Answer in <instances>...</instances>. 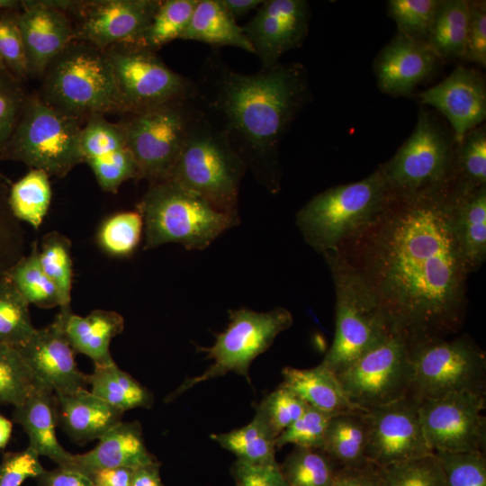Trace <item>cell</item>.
I'll return each instance as SVG.
<instances>
[{"mask_svg": "<svg viewBox=\"0 0 486 486\" xmlns=\"http://www.w3.org/2000/svg\"><path fill=\"white\" fill-rule=\"evenodd\" d=\"M137 211L144 222V249L166 243L202 250L238 225V214L221 212L172 180L150 184Z\"/></svg>", "mask_w": 486, "mask_h": 486, "instance_id": "obj_5", "label": "cell"}, {"mask_svg": "<svg viewBox=\"0 0 486 486\" xmlns=\"http://www.w3.org/2000/svg\"><path fill=\"white\" fill-rule=\"evenodd\" d=\"M17 349L0 344V404H21L39 386Z\"/></svg>", "mask_w": 486, "mask_h": 486, "instance_id": "obj_42", "label": "cell"}, {"mask_svg": "<svg viewBox=\"0 0 486 486\" xmlns=\"http://www.w3.org/2000/svg\"><path fill=\"white\" fill-rule=\"evenodd\" d=\"M5 71H7V69L5 68V67L4 66V64L2 63V61L0 60V76L2 74H4ZM9 72V71H8Z\"/></svg>", "mask_w": 486, "mask_h": 486, "instance_id": "obj_62", "label": "cell"}, {"mask_svg": "<svg viewBox=\"0 0 486 486\" xmlns=\"http://www.w3.org/2000/svg\"><path fill=\"white\" fill-rule=\"evenodd\" d=\"M227 328L216 335L212 346H200L213 364L202 374L185 380L174 392L167 396L170 401L194 385L220 377L229 372L244 376L248 382L249 366L256 357L266 352L275 338L289 328L293 319L284 307L268 311H255L241 308L230 310Z\"/></svg>", "mask_w": 486, "mask_h": 486, "instance_id": "obj_12", "label": "cell"}, {"mask_svg": "<svg viewBox=\"0 0 486 486\" xmlns=\"http://www.w3.org/2000/svg\"><path fill=\"white\" fill-rule=\"evenodd\" d=\"M82 126L83 122L50 106L38 94L27 95L0 160L20 161L49 176L63 177L83 163Z\"/></svg>", "mask_w": 486, "mask_h": 486, "instance_id": "obj_9", "label": "cell"}, {"mask_svg": "<svg viewBox=\"0 0 486 486\" xmlns=\"http://www.w3.org/2000/svg\"><path fill=\"white\" fill-rule=\"evenodd\" d=\"M332 486H383L381 467L368 463L355 468H339Z\"/></svg>", "mask_w": 486, "mask_h": 486, "instance_id": "obj_55", "label": "cell"}, {"mask_svg": "<svg viewBox=\"0 0 486 486\" xmlns=\"http://www.w3.org/2000/svg\"><path fill=\"white\" fill-rule=\"evenodd\" d=\"M453 194L463 195L486 186V129L479 125L455 143Z\"/></svg>", "mask_w": 486, "mask_h": 486, "instance_id": "obj_34", "label": "cell"}, {"mask_svg": "<svg viewBox=\"0 0 486 486\" xmlns=\"http://www.w3.org/2000/svg\"><path fill=\"white\" fill-rule=\"evenodd\" d=\"M157 462L148 450L140 422L122 420L98 439L97 445L84 454H72L68 468L87 475L100 469H135Z\"/></svg>", "mask_w": 486, "mask_h": 486, "instance_id": "obj_23", "label": "cell"}, {"mask_svg": "<svg viewBox=\"0 0 486 486\" xmlns=\"http://www.w3.org/2000/svg\"><path fill=\"white\" fill-rule=\"evenodd\" d=\"M9 190L0 173V277L22 256V232L9 207Z\"/></svg>", "mask_w": 486, "mask_h": 486, "instance_id": "obj_48", "label": "cell"}, {"mask_svg": "<svg viewBox=\"0 0 486 486\" xmlns=\"http://www.w3.org/2000/svg\"><path fill=\"white\" fill-rule=\"evenodd\" d=\"M440 62L426 41L396 32L374 61L377 86L392 96H410Z\"/></svg>", "mask_w": 486, "mask_h": 486, "instance_id": "obj_22", "label": "cell"}, {"mask_svg": "<svg viewBox=\"0 0 486 486\" xmlns=\"http://www.w3.org/2000/svg\"><path fill=\"white\" fill-rule=\"evenodd\" d=\"M332 415L308 407L303 414L275 439V447L287 444L320 449Z\"/></svg>", "mask_w": 486, "mask_h": 486, "instance_id": "obj_49", "label": "cell"}, {"mask_svg": "<svg viewBox=\"0 0 486 486\" xmlns=\"http://www.w3.org/2000/svg\"><path fill=\"white\" fill-rule=\"evenodd\" d=\"M485 394L459 392L419 400L423 434L433 452L483 453Z\"/></svg>", "mask_w": 486, "mask_h": 486, "instance_id": "obj_15", "label": "cell"}, {"mask_svg": "<svg viewBox=\"0 0 486 486\" xmlns=\"http://www.w3.org/2000/svg\"><path fill=\"white\" fill-rule=\"evenodd\" d=\"M90 392L116 410L125 412L137 408L149 409L154 403L152 392L113 361L94 365L87 374Z\"/></svg>", "mask_w": 486, "mask_h": 486, "instance_id": "obj_31", "label": "cell"}, {"mask_svg": "<svg viewBox=\"0 0 486 486\" xmlns=\"http://www.w3.org/2000/svg\"><path fill=\"white\" fill-rule=\"evenodd\" d=\"M41 79L39 96L81 122L94 116L126 113L105 52L87 42L68 44Z\"/></svg>", "mask_w": 486, "mask_h": 486, "instance_id": "obj_3", "label": "cell"}, {"mask_svg": "<svg viewBox=\"0 0 486 486\" xmlns=\"http://www.w3.org/2000/svg\"><path fill=\"white\" fill-rule=\"evenodd\" d=\"M469 17V0H442L426 40L441 62L464 58Z\"/></svg>", "mask_w": 486, "mask_h": 486, "instance_id": "obj_32", "label": "cell"}, {"mask_svg": "<svg viewBox=\"0 0 486 486\" xmlns=\"http://www.w3.org/2000/svg\"><path fill=\"white\" fill-rule=\"evenodd\" d=\"M5 276L29 305L43 309L60 307L58 290L40 264L36 244L27 256H22L7 271Z\"/></svg>", "mask_w": 486, "mask_h": 486, "instance_id": "obj_36", "label": "cell"}, {"mask_svg": "<svg viewBox=\"0 0 486 486\" xmlns=\"http://www.w3.org/2000/svg\"><path fill=\"white\" fill-rule=\"evenodd\" d=\"M44 471L40 455L30 447L8 452L0 463V486H21L29 478L37 479Z\"/></svg>", "mask_w": 486, "mask_h": 486, "instance_id": "obj_52", "label": "cell"}, {"mask_svg": "<svg viewBox=\"0 0 486 486\" xmlns=\"http://www.w3.org/2000/svg\"><path fill=\"white\" fill-rule=\"evenodd\" d=\"M13 418L28 436V447L58 466L68 465L72 454L61 446L57 436L58 401L52 390L39 385L23 402L14 407Z\"/></svg>", "mask_w": 486, "mask_h": 486, "instance_id": "obj_24", "label": "cell"}, {"mask_svg": "<svg viewBox=\"0 0 486 486\" xmlns=\"http://www.w3.org/2000/svg\"><path fill=\"white\" fill-rule=\"evenodd\" d=\"M26 98L22 81L8 71L0 76V157L15 130Z\"/></svg>", "mask_w": 486, "mask_h": 486, "instance_id": "obj_51", "label": "cell"}, {"mask_svg": "<svg viewBox=\"0 0 486 486\" xmlns=\"http://www.w3.org/2000/svg\"><path fill=\"white\" fill-rule=\"evenodd\" d=\"M197 3L198 0H160L141 47L156 52L166 44L181 40Z\"/></svg>", "mask_w": 486, "mask_h": 486, "instance_id": "obj_38", "label": "cell"}, {"mask_svg": "<svg viewBox=\"0 0 486 486\" xmlns=\"http://www.w3.org/2000/svg\"><path fill=\"white\" fill-rule=\"evenodd\" d=\"M232 474L237 486H289L276 462L258 464L237 460Z\"/></svg>", "mask_w": 486, "mask_h": 486, "instance_id": "obj_54", "label": "cell"}, {"mask_svg": "<svg viewBox=\"0 0 486 486\" xmlns=\"http://www.w3.org/2000/svg\"><path fill=\"white\" fill-rule=\"evenodd\" d=\"M181 40L230 46L254 54L242 26L225 9L220 0H198Z\"/></svg>", "mask_w": 486, "mask_h": 486, "instance_id": "obj_29", "label": "cell"}, {"mask_svg": "<svg viewBox=\"0 0 486 486\" xmlns=\"http://www.w3.org/2000/svg\"><path fill=\"white\" fill-rule=\"evenodd\" d=\"M310 25L305 0H264L242 26L262 68L279 63L288 51L302 45Z\"/></svg>", "mask_w": 486, "mask_h": 486, "instance_id": "obj_18", "label": "cell"}, {"mask_svg": "<svg viewBox=\"0 0 486 486\" xmlns=\"http://www.w3.org/2000/svg\"><path fill=\"white\" fill-rule=\"evenodd\" d=\"M367 422L365 411L341 413L329 420L320 448L340 468L367 464Z\"/></svg>", "mask_w": 486, "mask_h": 486, "instance_id": "obj_30", "label": "cell"}, {"mask_svg": "<svg viewBox=\"0 0 486 486\" xmlns=\"http://www.w3.org/2000/svg\"><path fill=\"white\" fill-rule=\"evenodd\" d=\"M453 229L471 274L486 259V186L466 194H454Z\"/></svg>", "mask_w": 486, "mask_h": 486, "instance_id": "obj_28", "label": "cell"}, {"mask_svg": "<svg viewBox=\"0 0 486 486\" xmlns=\"http://www.w3.org/2000/svg\"><path fill=\"white\" fill-rule=\"evenodd\" d=\"M28 302L5 274L0 277V344L14 348L23 345L34 333Z\"/></svg>", "mask_w": 486, "mask_h": 486, "instance_id": "obj_39", "label": "cell"}, {"mask_svg": "<svg viewBox=\"0 0 486 486\" xmlns=\"http://www.w3.org/2000/svg\"><path fill=\"white\" fill-rule=\"evenodd\" d=\"M390 197L377 167L360 181L335 185L313 196L297 212L295 224L316 252H336L374 220Z\"/></svg>", "mask_w": 486, "mask_h": 486, "instance_id": "obj_4", "label": "cell"}, {"mask_svg": "<svg viewBox=\"0 0 486 486\" xmlns=\"http://www.w3.org/2000/svg\"><path fill=\"white\" fill-rule=\"evenodd\" d=\"M441 4L442 0H390L388 15L397 32L426 41Z\"/></svg>", "mask_w": 486, "mask_h": 486, "instance_id": "obj_44", "label": "cell"}, {"mask_svg": "<svg viewBox=\"0 0 486 486\" xmlns=\"http://www.w3.org/2000/svg\"><path fill=\"white\" fill-rule=\"evenodd\" d=\"M335 289V336L324 363L341 372L393 329L371 288L338 253L322 254Z\"/></svg>", "mask_w": 486, "mask_h": 486, "instance_id": "obj_6", "label": "cell"}, {"mask_svg": "<svg viewBox=\"0 0 486 486\" xmlns=\"http://www.w3.org/2000/svg\"><path fill=\"white\" fill-rule=\"evenodd\" d=\"M449 122L455 143L486 118V85L480 71L458 66L440 83L416 94Z\"/></svg>", "mask_w": 486, "mask_h": 486, "instance_id": "obj_20", "label": "cell"}, {"mask_svg": "<svg viewBox=\"0 0 486 486\" xmlns=\"http://www.w3.org/2000/svg\"><path fill=\"white\" fill-rule=\"evenodd\" d=\"M411 340L392 329L336 374L349 401L359 410L398 400L410 392Z\"/></svg>", "mask_w": 486, "mask_h": 486, "instance_id": "obj_13", "label": "cell"}, {"mask_svg": "<svg viewBox=\"0 0 486 486\" xmlns=\"http://www.w3.org/2000/svg\"><path fill=\"white\" fill-rule=\"evenodd\" d=\"M229 14L237 21L257 9L264 0H220Z\"/></svg>", "mask_w": 486, "mask_h": 486, "instance_id": "obj_59", "label": "cell"}, {"mask_svg": "<svg viewBox=\"0 0 486 486\" xmlns=\"http://www.w3.org/2000/svg\"><path fill=\"white\" fill-rule=\"evenodd\" d=\"M13 431V423L4 416L0 414V449L8 444Z\"/></svg>", "mask_w": 486, "mask_h": 486, "instance_id": "obj_60", "label": "cell"}, {"mask_svg": "<svg viewBox=\"0 0 486 486\" xmlns=\"http://www.w3.org/2000/svg\"><path fill=\"white\" fill-rule=\"evenodd\" d=\"M104 52L126 113L194 94V81L167 67L153 50L140 46H116Z\"/></svg>", "mask_w": 486, "mask_h": 486, "instance_id": "obj_14", "label": "cell"}, {"mask_svg": "<svg viewBox=\"0 0 486 486\" xmlns=\"http://www.w3.org/2000/svg\"><path fill=\"white\" fill-rule=\"evenodd\" d=\"M58 425L79 445L99 439L122 421L123 412L86 389L56 393Z\"/></svg>", "mask_w": 486, "mask_h": 486, "instance_id": "obj_25", "label": "cell"}, {"mask_svg": "<svg viewBox=\"0 0 486 486\" xmlns=\"http://www.w3.org/2000/svg\"><path fill=\"white\" fill-rule=\"evenodd\" d=\"M246 170L226 138L198 110L167 180L221 212L238 214V191Z\"/></svg>", "mask_w": 486, "mask_h": 486, "instance_id": "obj_7", "label": "cell"}, {"mask_svg": "<svg viewBox=\"0 0 486 486\" xmlns=\"http://www.w3.org/2000/svg\"><path fill=\"white\" fill-rule=\"evenodd\" d=\"M410 393L419 400L459 392L485 394L486 356L468 336L411 342Z\"/></svg>", "mask_w": 486, "mask_h": 486, "instance_id": "obj_11", "label": "cell"}, {"mask_svg": "<svg viewBox=\"0 0 486 486\" xmlns=\"http://www.w3.org/2000/svg\"><path fill=\"white\" fill-rule=\"evenodd\" d=\"M486 67V2L470 1V17L464 58Z\"/></svg>", "mask_w": 486, "mask_h": 486, "instance_id": "obj_53", "label": "cell"}, {"mask_svg": "<svg viewBox=\"0 0 486 486\" xmlns=\"http://www.w3.org/2000/svg\"><path fill=\"white\" fill-rule=\"evenodd\" d=\"M63 329L75 353L88 356L94 365L113 362L110 345L124 328V320L113 310H94L86 316L72 312L70 305L59 307Z\"/></svg>", "mask_w": 486, "mask_h": 486, "instance_id": "obj_26", "label": "cell"}, {"mask_svg": "<svg viewBox=\"0 0 486 486\" xmlns=\"http://www.w3.org/2000/svg\"><path fill=\"white\" fill-rule=\"evenodd\" d=\"M454 148L452 130L420 108L410 136L378 166L390 194L410 197L452 191Z\"/></svg>", "mask_w": 486, "mask_h": 486, "instance_id": "obj_8", "label": "cell"}, {"mask_svg": "<svg viewBox=\"0 0 486 486\" xmlns=\"http://www.w3.org/2000/svg\"><path fill=\"white\" fill-rule=\"evenodd\" d=\"M434 453L441 464L446 486H486L483 453Z\"/></svg>", "mask_w": 486, "mask_h": 486, "instance_id": "obj_47", "label": "cell"}, {"mask_svg": "<svg viewBox=\"0 0 486 486\" xmlns=\"http://www.w3.org/2000/svg\"><path fill=\"white\" fill-rule=\"evenodd\" d=\"M383 486H446L435 453L381 467Z\"/></svg>", "mask_w": 486, "mask_h": 486, "instance_id": "obj_43", "label": "cell"}, {"mask_svg": "<svg viewBox=\"0 0 486 486\" xmlns=\"http://www.w3.org/2000/svg\"><path fill=\"white\" fill-rule=\"evenodd\" d=\"M336 465L320 449L295 446L280 468L289 486H332Z\"/></svg>", "mask_w": 486, "mask_h": 486, "instance_id": "obj_37", "label": "cell"}, {"mask_svg": "<svg viewBox=\"0 0 486 486\" xmlns=\"http://www.w3.org/2000/svg\"><path fill=\"white\" fill-rule=\"evenodd\" d=\"M309 405L290 389L281 384L256 407L258 413L277 437L297 420Z\"/></svg>", "mask_w": 486, "mask_h": 486, "instance_id": "obj_45", "label": "cell"}, {"mask_svg": "<svg viewBox=\"0 0 486 486\" xmlns=\"http://www.w3.org/2000/svg\"><path fill=\"white\" fill-rule=\"evenodd\" d=\"M192 99L267 191H279L280 143L311 99L299 62L277 63L253 74L230 68L218 50L202 63Z\"/></svg>", "mask_w": 486, "mask_h": 486, "instance_id": "obj_2", "label": "cell"}, {"mask_svg": "<svg viewBox=\"0 0 486 486\" xmlns=\"http://www.w3.org/2000/svg\"><path fill=\"white\" fill-rule=\"evenodd\" d=\"M18 23L29 76L41 79L50 64L74 40L73 22L49 0L22 1Z\"/></svg>", "mask_w": 486, "mask_h": 486, "instance_id": "obj_21", "label": "cell"}, {"mask_svg": "<svg viewBox=\"0 0 486 486\" xmlns=\"http://www.w3.org/2000/svg\"><path fill=\"white\" fill-rule=\"evenodd\" d=\"M51 194L50 176L42 170L31 169L11 185L10 210L16 220L38 229L48 213Z\"/></svg>", "mask_w": 486, "mask_h": 486, "instance_id": "obj_35", "label": "cell"}, {"mask_svg": "<svg viewBox=\"0 0 486 486\" xmlns=\"http://www.w3.org/2000/svg\"><path fill=\"white\" fill-rule=\"evenodd\" d=\"M143 229V218L138 211L120 212L103 221L97 242L111 256H129L139 246Z\"/></svg>", "mask_w": 486, "mask_h": 486, "instance_id": "obj_40", "label": "cell"}, {"mask_svg": "<svg viewBox=\"0 0 486 486\" xmlns=\"http://www.w3.org/2000/svg\"><path fill=\"white\" fill-rule=\"evenodd\" d=\"M70 241L58 232L47 234L39 250L40 264L56 286L60 307L70 305L72 289V257Z\"/></svg>", "mask_w": 486, "mask_h": 486, "instance_id": "obj_41", "label": "cell"}, {"mask_svg": "<svg viewBox=\"0 0 486 486\" xmlns=\"http://www.w3.org/2000/svg\"><path fill=\"white\" fill-rule=\"evenodd\" d=\"M211 436L220 446L233 453L239 461L258 464L276 462L274 457L276 437L256 412L248 425Z\"/></svg>", "mask_w": 486, "mask_h": 486, "instance_id": "obj_33", "label": "cell"}, {"mask_svg": "<svg viewBox=\"0 0 486 486\" xmlns=\"http://www.w3.org/2000/svg\"><path fill=\"white\" fill-rule=\"evenodd\" d=\"M452 192L391 197L340 249L377 297L393 329L411 342L458 332L470 275L453 229Z\"/></svg>", "mask_w": 486, "mask_h": 486, "instance_id": "obj_1", "label": "cell"}, {"mask_svg": "<svg viewBox=\"0 0 486 486\" xmlns=\"http://www.w3.org/2000/svg\"><path fill=\"white\" fill-rule=\"evenodd\" d=\"M160 0L82 1L72 14L74 40L101 50L140 46Z\"/></svg>", "mask_w": 486, "mask_h": 486, "instance_id": "obj_17", "label": "cell"}, {"mask_svg": "<svg viewBox=\"0 0 486 486\" xmlns=\"http://www.w3.org/2000/svg\"><path fill=\"white\" fill-rule=\"evenodd\" d=\"M86 163L92 169L98 184L104 192L115 194L123 182L136 178L137 166L128 146Z\"/></svg>", "mask_w": 486, "mask_h": 486, "instance_id": "obj_50", "label": "cell"}, {"mask_svg": "<svg viewBox=\"0 0 486 486\" xmlns=\"http://www.w3.org/2000/svg\"><path fill=\"white\" fill-rule=\"evenodd\" d=\"M22 1L16 0H0V10H20Z\"/></svg>", "mask_w": 486, "mask_h": 486, "instance_id": "obj_61", "label": "cell"}, {"mask_svg": "<svg viewBox=\"0 0 486 486\" xmlns=\"http://www.w3.org/2000/svg\"><path fill=\"white\" fill-rule=\"evenodd\" d=\"M283 385L310 407L335 416L357 410L346 395L337 374L324 363L307 369L285 366Z\"/></svg>", "mask_w": 486, "mask_h": 486, "instance_id": "obj_27", "label": "cell"}, {"mask_svg": "<svg viewBox=\"0 0 486 486\" xmlns=\"http://www.w3.org/2000/svg\"><path fill=\"white\" fill-rule=\"evenodd\" d=\"M198 109L192 96L126 113L118 122L137 166V180H167Z\"/></svg>", "mask_w": 486, "mask_h": 486, "instance_id": "obj_10", "label": "cell"}, {"mask_svg": "<svg viewBox=\"0 0 486 486\" xmlns=\"http://www.w3.org/2000/svg\"><path fill=\"white\" fill-rule=\"evenodd\" d=\"M16 349L37 381L55 393L86 389L87 374L77 367L58 314Z\"/></svg>", "mask_w": 486, "mask_h": 486, "instance_id": "obj_19", "label": "cell"}, {"mask_svg": "<svg viewBox=\"0 0 486 486\" xmlns=\"http://www.w3.org/2000/svg\"><path fill=\"white\" fill-rule=\"evenodd\" d=\"M38 486H94L89 475L77 470L58 466L37 478Z\"/></svg>", "mask_w": 486, "mask_h": 486, "instance_id": "obj_56", "label": "cell"}, {"mask_svg": "<svg viewBox=\"0 0 486 486\" xmlns=\"http://www.w3.org/2000/svg\"><path fill=\"white\" fill-rule=\"evenodd\" d=\"M133 469L107 468L89 474L94 486H130Z\"/></svg>", "mask_w": 486, "mask_h": 486, "instance_id": "obj_57", "label": "cell"}, {"mask_svg": "<svg viewBox=\"0 0 486 486\" xmlns=\"http://www.w3.org/2000/svg\"><path fill=\"white\" fill-rule=\"evenodd\" d=\"M19 10H0V60L14 77H30L27 59L18 23Z\"/></svg>", "mask_w": 486, "mask_h": 486, "instance_id": "obj_46", "label": "cell"}, {"mask_svg": "<svg viewBox=\"0 0 486 486\" xmlns=\"http://www.w3.org/2000/svg\"><path fill=\"white\" fill-rule=\"evenodd\" d=\"M366 457L384 467L434 453L428 446L419 415V399L412 393L365 411Z\"/></svg>", "mask_w": 486, "mask_h": 486, "instance_id": "obj_16", "label": "cell"}, {"mask_svg": "<svg viewBox=\"0 0 486 486\" xmlns=\"http://www.w3.org/2000/svg\"><path fill=\"white\" fill-rule=\"evenodd\" d=\"M159 463L133 469L130 486H164L159 474Z\"/></svg>", "mask_w": 486, "mask_h": 486, "instance_id": "obj_58", "label": "cell"}]
</instances>
